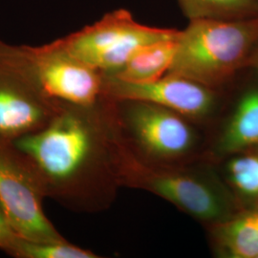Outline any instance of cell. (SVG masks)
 <instances>
[{
  "instance_id": "cell-1",
  "label": "cell",
  "mask_w": 258,
  "mask_h": 258,
  "mask_svg": "<svg viewBox=\"0 0 258 258\" xmlns=\"http://www.w3.org/2000/svg\"><path fill=\"white\" fill-rule=\"evenodd\" d=\"M60 103L45 127L13 144L34 167L46 197L77 212L105 210L120 187V131L111 101Z\"/></svg>"
},
{
  "instance_id": "cell-2",
  "label": "cell",
  "mask_w": 258,
  "mask_h": 258,
  "mask_svg": "<svg viewBox=\"0 0 258 258\" xmlns=\"http://www.w3.org/2000/svg\"><path fill=\"white\" fill-rule=\"evenodd\" d=\"M120 135V186L155 194L208 227L226 221L241 210L221 176L214 170L188 163H149L129 148Z\"/></svg>"
},
{
  "instance_id": "cell-3",
  "label": "cell",
  "mask_w": 258,
  "mask_h": 258,
  "mask_svg": "<svg viewBox=\"0 0 258 258\" xmlns=\"http://www.w3.org/2000/svg\"><path fill=\"white\" fill-rule=\"evenodd\" d=\"M258 46V17L190 20L181 31L173 63L167 74L215 89L249 66Z\"/></svg>"
},
{
  "instance_id": "cell-4",
  "label": "cell",
  "mask_w": 258,
  "mask_h": 258,
  "mask_svg": "<svg viewBox=\"0 0 258 258\" xmlns=\"http://www.w3.org/2000/svg\"><path fill=\"white\" fill-rule=\"evenodd\" d=\"M109 100L125 142L145 161L159 165L186 164L200 148L194 120L149 102Z\"/></svg>"
},
{
  "instance_id": "cell-5",
  "label": "cell",
  "mask_w": 258,
  "mask_h": 258,
  "mask_svg": "<svg viewBox=\"0 0 258 258\" xmlns=\"http://www.w3.org/2000/svg\"><path fill=\"white\" fill-rule=\"evenodd\" d=\"M180 33L173 29L143 25L128 11L119 9L54 43L102 75H111L119 71L141 48L174 38Z\"/></svg>"
},
{
  "instance_id": "cell-6",
  "label": "cell",
  "mask_w": 258,
  "mask_h": 258,
  "mask_svg": "<svg viewBox=\"0 0 258 258\" xmlns=\"http://www.w3.org/2000/svg\"><path fill=\"white\" fill-rule=\"evenodd\" d=\"M60 105L41 88L25 46L0 41V140L13 142L45 127Z\"/></svg>"
},
{
  "instance_id": "cell-7",
  "label": "cell",
  "mask_w": 258,
  "mask_h": 258,
  "mask_svg": "<svg viewBox=\"0 0 258 258\" xmlns=\"http://www.w3.org/2000/svg\"><path fill=\"white\" fill-rule=\"evenodd\" d=\"M45 192L26 156L13 142L0 140V205L19 237L37 242H60L63 236L48 220Z\"/></svg>"
},
{
  "instance_id": "cell-8",
  "label": "cell",
  "mask_w": 258,
  "mask_h": 258,
  "mask_svg": "<svg viewBox=\"0 0 258 258\" xmlns=\"http://www.w3.org/2000/svg\"><path fill=\"white\" fill-rule=\"evenodd\" d=\"M25 49L38 83L52 100L88 106L103 98V75L54 42Z\"/></svg>"
},
{
  "instance_id": "cell-9",
  "label": "cell",
  "mask_w": 258,
  "mask_h": 258,
  "mask_svg": "<svg viewBox=\"0 0 258 258\" xmlns=\"http://www.w3.org/2000/svg\"><path fill=\"white\" fill-rule=\"evenodd\" d=\"M103 97L138 101L175 111L191 120L209 118L216 108L215 89L176 75L166 74L150 83H128L103 75Z\"/></svg>"
},
{
  "instance_id": "cell-10",
  "label": "cell",
  "mask_w": 258,
  "mask_h": 258,
  "mask_svg": "<svg viewBox=\"0 0 258 258\" xmlns=\"http://www.w3.org/2000/svg\"><path fill=\"white\" fill-rule=\"evenodd\" d=\"M209 230L221 257L258 258V206L241 209Z\"/></svg>"
},
{
  "instance_id": "cell-11",
  "label": "cell",
  "mask_w": 258,
  "mask_h": 258,
  "mask_svg": "<svg viewBox=\"0 0 258 258\" xmlns=\"http://www.w3.org/2000/svg\"><path fill=\"white\" fill-rule=\"evenodd\" d=\"M258 148V89L244 93L215 144V154L227 157Z\"/></svg>"
},
{
  "instance_id": "cell-12",
  "label": "cell",
  "mask_w": 258,
  "mask_h": 258,
  "mask_svg": "<svg viewBox=\"0 0 258 258\" xmlns=\"http://www.w3.org/2000/svg\"><path fill=\"white\" fill-rule=\"evenodd\" d=\"M179 36L141 48L119 71L106 76L136 83H150L164 77L173 63Z\"/></svg>"
},
{
  "instance_id": "cell-13",
  "label": "cell",
  "mask_w": 258,
  "mask_h": 258,
  "mask_svg": "<svg viewBox=\"0 0 258 258\" xmlns=\"http://www.w3.org/2000/svg\"><path fill=\"white\" fill-rule=\"evenodd\" d=\"M224 158L220 176L240 208L258 206V148Z\"/></svg>"
},
{
  "instance_id": "cell-14",
  "label": "cell",
  "mask_w": 258,
  "mask_h": 258,
  "mask_svg": "<svg viewBox=\"0 0 258 258\" xmlns=\"http://www.w3.org/2000/svg\"><path fill=\"white\" fill-rule=\"evenodd\" d=\"M178 2L190 20H233L258 17V0H178Z\"/></svg>"
},
{
  "instance_id": "cell-15",
  "label": "cell",
  "mask_w": 258,
  "mask_h": 258,
  "mask_svg": "<svg viewBox=\"0 0 258 258\" xmlns=\"http://www.w3.org/2000/svg\"><path fill=\"white\" fill-rule=\"evenodd\" d=\"M19 258H98L90 250L70 244L67 240L60 242H37L19 237V235L6 251Z\"/></svg>"
},
{
  "instance_id": "cell-16",
  "label": "cell",
  "mask_w": 258,
  "mask_h": 258,
  "mask_svg": "<svg viewBox=\"0 0 258 258\" xmlns=\"http://www.w3.org/2000/svg\"><path fill=\"white\" fill-rule=\"evenodd\" d=\"M249 66H251V67L255 68V69L258 71V46L257 48H256V50H255V52L253 53L251 59H250Z\"/></svg>"
}]
</instances>
